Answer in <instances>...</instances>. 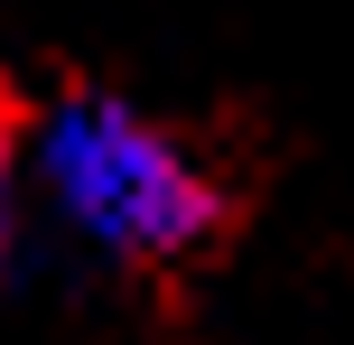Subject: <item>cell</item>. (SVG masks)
<instances>
[{
	"instance_id": "7a4b0ae2",
	"label": "cell",
	"mask_w": 354,
	"mask_h": 345,
	"mask_svg": "<svg viewBox=\"0 0 354 345\" xmlns=\"http://www.w3.org/2000/svg\"><path fill=\"white\" fill-rule=\"evenodd\" d=\"M10 252H19V131L0 122V280H10Z\"/></svg>"
},
{
	"instance_id": "6da1fadb",
	"label": "cell",
	"mask_w": 354,
	"mask_h": 345,
	"mask_svg": "<svg viewBox=\"0 0 354 345\" xmlns=\"http://www.w3.org/2000/svg\"><path fill=\"white\" fill-rule=\"evenodd\" d=\"M19 187L103 271H177L233 215L205 149L103 84H66L19 131Z\"/></svg>"
}]
</instances>
